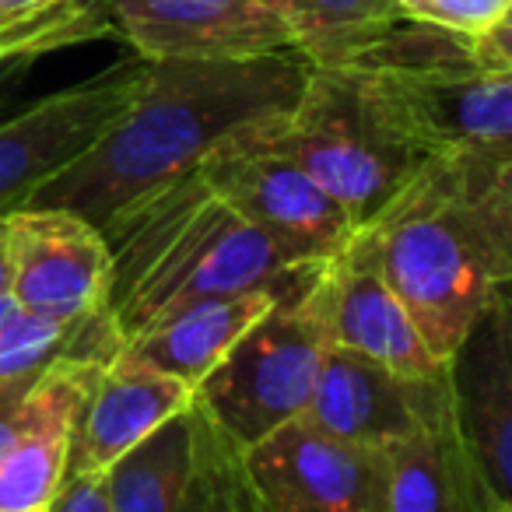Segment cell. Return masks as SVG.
<instances>
[{"label":"cell","mask_w":512,"mask_h":512,"mask_svg":"<svg viewBox=\"0 0 512 512\" xmlns=\"http://www.w3.org/2000/svg\"><path fill=\"white\" fill-rule=\"evenodd\" d=\"M306 74L309 64L295 50L253 60H144L127 113L25 207H57L102 228L141 193L285 116Z\"/></svg>","instance_id":"obj_1"},{"label":"cell","mask_w":512,"mask_h":512,"mask_svg":"<svg viewBox=\"0 0 512 512\" xmlns=\"http://www.w3.org/2000/svg\"><path fill=\"white\" fill-rule=\"evenodd\" d=\"M365 228L386 285L446 365L477 316L509 295L512 155L425 158Z\"/></svg>","instance_id":"obj_2"},{"label":"cell","mask_w":512,"mask_h":512,"mask_svg":"<svg viewBox=\"0 0 512 512\" xmlns=\"http://www.w3.org/2000/svg\"><path fill=\"white\" fill-rule=\"evenodd\" d=\"M109 249L106 313L123 344L204 299L292 288L278 249L207 186L200 169L130 200L99 228Z\"/></svg>","instance_id":"obj_3"},{"label":"cell","mask_w":512,"mask_h":512,"mask_svg":"<svg viewBox=\"0 0 512 512\" xmlns=\"http://www.w3.org/2000/svg\"><path fill=\"white\" fill-rule=\"evenodd\" d=\"M421 158L512 155V22L484 36L397 18L355 64Z\"/></svg>","instance_id":"obj_4"},{"label":"cell","mask_w":512,"mask_h":512,"mask_svg":"<svg viewBox=\"0 0 512 512\" xmlns=\"http://www.w3.org/2000/svg\"><path fill=\"white\" fill-rule=\"evenodd\" d=\"M274 137L358 228L369 225L425 162L397 127L376 78L362 67H309Z\"/></svg>","instance_id":"obj_5"},{"label":"cell","mask_w":512,"mask_h":512,"mask_svg":"<svg viewBox=\"0 0 512 512\" xmlns=\"http://www.w3.org/2000/svg\"><path fill=\"white\" fill-rule=\"evenodd\" d=\"M309 271L193 386V404L239 453L306 411L330 341L306 299Z\"/></svg>","instance_id":"obj_6"},{"label":"cell","mask_w":512,"mask_h":512,"mask_svg":"<svg viewBox=\"0 0 512 512\" xmlns=\"http://www.w3.org/2000/svg\"><path fill=\"white\" fill-rule=\"evenodd\" d=\"M281 120V116H278ZM278 120L246 130L204 165L214 193L264 235L292 271H313L358 232L351 214L274 137Z\"/></svg>","instance_id":"obj_7"},{"label":"cell","mask_w":512,"mask_h":512,"mask_svg":"<svg viewBox=\"0 0 512 512\" xmlns=\"http://www.w3.org/2000/svg\"><path fill=\"white\" fill-rule=\"evenodd\" d=\"M106 488L113 512H260L242 453L193 400L106 470Z\"/></svg>","instance_id":"obj_8"},{"label":"cell","mask_w":512,"mask_h":512,"mask_svg":"<svg viewBox=\"0 0 512 512\" xmlns=\"http://www.w3.org/2000/svg\"><path fill=\"white\" fill-rule=\"evenodd\" d=\"M144 60L116 64L95 78L0 116V218L22 211L50 179L74 165L134 102Z\"/></svg>","instance_id":"obj_9"},{"label":"cell","mask_w":512,"mask_h":512,"mask_svg":"<svg viewBox=\"0 0 512 512\" xmlns=\"http://www.w3.org/2000/svg\"><path fill=\"white\" fill-rule=\"evenodd\" d=\"M306 299L330 348L355 351L404 379H432L446 372L386 285L376 242L365 225L344 242L341 253L309 271Z\"/></svg>","instance_id":"obj_10"},{"label":"cell","mask_w":512,"mask_h":512,"mask_svg":"<svg viewBox=\"0 0 512 512\" xmlns=\"http://www.w3.org/2000/svg\"><path fill=\"white\" fill-rule=\"evenodd\" d=\"M260 512H383V449L337 442L302 418L242 453Z\"/></svg>","instance_id":"obj_11"},{"label":"cell","mask_w":512,"mask_h":512,"mask_svg":"<svg viewBox=\"0 0 512 512\" xmlns=\"http://www.w3.org/2000/svg\"><path fill=\"white\" fill-rule=\"evenodd\" d=\"M141 60H253L292 50L274 0H109Z\"/></svg>","instance_id":"obj_12"},{"label":"cell","mask_w":512,"mask_h":512,"mask_svg":"<svg viewBox=\"0 0 512 512\" xmlns=\"http://www.w3.org/2000/svg\"><path fill=\"white\" fill-rule=\"evenodd\" d=\"M453 421L495 502H512V316L495 299L446 362Z\"/></svg>","instance_id":"obj_13"},{"label":"cell","mask_w":512,"mask_h":512,"mask_svg":"<svg viewBox=\"0 0 512 512\" xmlns=\"http://www.w3.org/2000/svg\"><path fill=\"white\" fill-rule=\"evenodd\" d=\"M11 295L22 309L78 316L106 309L109 249L95 225L57 207L8 214Z\"/></svg>","instance_id":"obj_14"},{"label":"cell","mask_w":512,"mask_h":512,"mask_svg":"<svg viewBox=\"0 0 512 512\" xmlns=\"http://www.w3.org/2000/svg\"><path fill=\"white\" fill-rule=\"evenodd\" d=\"M446 397V372L432 379H404L355 351L330 348L299 418L337 442L383 449L414 432Z\"/></svg>","instance_id":"obj_15"},{"label":"cell","mask_w":512,"mask_h":512,"mask_svg":"<svg viewBox=\"0 0 512 512\" xmlns=\"http://www.w3.org/2000/svg\"><path fill=\"white\" fill-rule=\"evenodd\" d=\"M190 400L193 390L183 379L116 355L99 372L74 421L67 474L109 470L123 453L148 439L162 421L183 411Z\"/></svg>","instance_id":"obj_16"},{"label":"cell","mask_w":512,"mask_h":512,"mask_svg":"<svg viewBox=\"0 0 512 512\" xmlns=\"http://www.w3.org/2000/svg\"><path fill=\"white\" fill-rule=\"evenodd\" d=\"M495 505L463 449L449 397L414 432L383 446V512H491Z\"/></svg>","instance_id":"obj_17"},{"label":"cell","mask_w":512,"mask_h":512,"mask_svg":"<svg viewBox=\"0 0 512 512\" xmlns=\"http://www.w3.org/2000/svg\"><path fill=\"white\" fill-rule=\"evenodd\" d=\"M278 295V288H256V292L225 295V299L193 302V306L172 313L169 320L137 334L134 341H127L120 355L130 362L151 365L158 372H169L193 390L228 355V348L274 306Z\"/></svg>","instance_id":"obj_18"},{"label":"cell","mask_w":512,"mask_h":512,"mask_svg":"<svg viewBox=\"0 0 512 512\" xmlns=\"http://www.w3.org/2000/svg\"><path fill=\"white\" fill-rule=\"evenodd\" d=\"M123 348L113 316L106 309L78 316L22 309L11 330L0 337V407L22 400L53 365L102 362L109 365Z\"/></svg>","instance_id":"obj_19"},{"label":"cell","mask_w":512,"mask_h":512,"mask_svg":"<svg viewBox=\"0 0 512 512\" xmlns=\"http://www.w3.org/2000/svg\"><path fill=\"white\" fill-rule=\"evenodd\" d=\"M106 365L88 362L71 376L53 407L0 460V512H46L67 477L74 421Z\"/></svg>","instance_id":"obj_20"},{"label":"cell","mask_w":512,"mask_h":512,"mask_svg":"<svg viewBox=\"0 0 512 512\" xmlns=\"http://www.w3.org/2000/svg\"><path fill=\"white\" fill-rule=\"evenodd\" d=\"M309 67H348L397 22V0H274Z\"/></svg>","instance_id":"obj_21"},{"label":"cell","mask_w":512,"mask_h":512,"mask_svg":"<svg viewBox=\"0 0 512 512\" xmlns=\"http://www.w3.org/2000/svg\"><path fill=\"white\" fill-rule=\"evenodd\" d=\"M109 32V0H0V60H36Z\"/></svg>","instance_id":"obj_22"},{"label":"cell","mask_w":512,"mask_h":512,"mask_svg":"<svg viewBox=\"0 0 512 512\" xmlns=\"http://www.w3.org/2000/svg\"><path fill=\"white\" fill-rule=\"evenodd\" d=\"M397 15L460 36H484L512 22V0H397Z\"/></svg>","instance_id":"obj_23"},{"label":"cell","mask_w":512,"mask_h":512,"mask_svg":"<svg viewBox=\"0 0 512 512\" xmlns=\"http://www.w3.org/2000/svg\"><path fill=\"white\" fill-rule=\"evenodd\" d=\"M46 512H113L109 509L106 470H88V474H67Z\"/></svg>","instance_id":"obj_24"},{"label":"cell","mask_w":512,"mask_h":512,"mask_svg":"<svg viewBox=\"0 0 512 512\" xmlns=\"http://www.w3.org/2000/svg\"><path fill=\"white\" fill-rule=\"evenodd\" d=\"M32 64H36V60H0V116L11 113V106H15Z\"/></svg>","instance_id":"obj_25"},{"label":"cell","mask_w":512,"mask_h":512,"mask_svg":"<svg viewBox=\"0 0 512 512\" xmlns=\"http://www.w3.org/2000/svg\"><path fill=\"white\" fill-rule=\"evenodd\" d=\"M11 292V253H8V218H0V295Z\"/></svg>","instance_id":"obj_26"},{"label":"cell","mask_w":512,"mask_h":512,"mask_svg":"<svg viewBox=\"0 0 512 512\" xmlns=\"http://www.w3.org/2000/svg\"><path fill=\"white\" fill-rule=\"evenodd\" d=\"M18 316H22V306H18V299L15 295H0V337L8 334L11 330V323L18 320Z\"/></svg>","instance_id":"obj_27"},{"label":"cell","mask_w":512,"mask_h":512,"mask_svg":"<svg viewBox=\"0 0 512 512\" xmlns=\"http://www.w3.org/2000/svg\"><path fill=\"white\" fill-rule=\"evenodd\" d=\"M491 512H512V502H498V505H495V509H491Z\"/></svg>","instance_id":"obj_28"}]
</instances>
